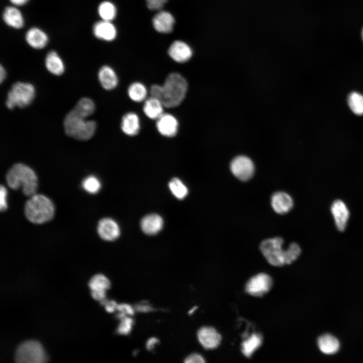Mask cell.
<instances>
[{
  "label": "cell",
  "mask_w": 363,
  "mask_h": 363,
  "mask_svg": "<svg viewBox=\"0 0 363 363\" xmlns=\"http://www.w3.org/2000/svg\"><path fill=\"white\" fill-rule=\"evenodd\" d=\"M188 86L183 76L177 73H172L167 76L163 85L156 84L153 87L151 95L160 100L165 107L173 108L184 100Z\"/></svg>",
  "instance_id": "1"
},
{
  "label": "cell",
  "mask_w": 363,
  "mask_h": 363,
  "mask_svg": "<svg viewBox=\"0 0 363 363\" xmlns=\"http://www.w3.org/2000/svg\"><path fill=\"white\" fill-rule=\"evenodd\" d=\"M283 243L280 237L267 238L261 243L260 250L271 265L282 266L290 264L300 255L301 249L296 243H292L287 250H283Z\"/></svg>",
  "instance_id": "2"
},
{
  "label": "cell",
  "mask_w": 363,
  "mask_h": 363,
  "mask_svg": "<svg viewBox=\"0 0 363 363\" xmlns=\"http://www.w3.org/2000/svg\"><path fill=\"white\" fill-rule=\"evenodd\" d=\"M9 187L15 190L20 188L26 196L31 197L36 194L37 189V177L33 170L23 163L14 164L6 175Z\"/></svg>",
  "instance_id": "3"
},
{
  "label": "cell",
  "mask_w": 363,
  "mask_h": 363,
  "mask_svg": "<svg viewBox=\"0 0 363 363\" xmlns=\"http://www.w3.org/2000/svg\"><path fill=\"white\" fill-rule=\"evenodd\" d=\"M24 211L29 221L40 224L52 219L54 214V206L52 202L45 196L35 194L26 202Z\"/></svg>",
  "instance_id": "4"
},
{
  "label": "cell",
  "mask_w": 363,
  "mask_h": 363,
  "mask_svg": "<svg viewBox=\"0 0 363 363\" xmlns=\"http://www.w3.org/2000/svg\"><path fill=\"white\" fill-rule=\"evenodd\" d=\"M66 133L80 140H87L94 135L96 124L93 120H87L73 109L69 112L64 120Z\"/></svg>",
  "instance_id": "5"
},
{
  "label": "cell",
  "mask_w": 363,
  "mask_h": 363,
  "mask_svg": "<svg viewBox=\"0 0 363 363\" xmlns=\"http://www.w3.org/2000/svg\"><path fill=\"white\" fill-rule=\"evenodd\" d=\"M35 95V89L31 84L18 82L12 86L8 93L6 104L9 109L15 106L25 107L33 101Z\"/></svg>",
  "instance_id": "6"
},
{
  "label": "cell",
  "mask_w": 363,
  "mask_h": 363,
  "mask_svg": "<svg viewBox=\"0 0 363 363\" xmlns=\"http://www.w3.org/2000/svg\"><path fill=\"white\" fill-rule=\"evenodd\" d=\"M15 360L19 363H42L47 360L41 344L35 340H28L17 348Z\"/></svg>",
  "instance_id": "7"
},
{
  "label": "cell",
  "mask_w": 363,
  "mask_h": 363,
  "mask_svg": "<svg viewBox=\"0 0 363 363\" xmlns=\"http://www.w3.org/2000/svg\"><path fill=\"white\" fill-rule=\"evenodd\" d=\"M230 169L232 174L239 180L246 182L254 175L255 165L248 157L239 155L234 157L230 164Z\"/></svg>",
  "instance_id": "8"
},
{
  "label": "cell",
  "mask_w": 363,
  "mask_h": 363,
  "mask_svg": "<svg viewBox=\"0 0 363 363\" xmlns=\"http://www.w3.org/2000/svg\"><path fill=\"white\" fill-rule=\"evenodd\" d=\"M272 285L271 277L266 273H261L252 277L248 281L245 289L252 295L261 296L270 290Z\"/></svg>",
  "instance_id": "9"
},
{
  "label": "cell",
  "mask_w": 363,
  "mask_h": 363,
  "mask_svg": "<svg viewBox=\"0 0 363 363\" xmlns=\"http://www.w3.org/2000/svg\"><path fill=\"white\" fill-rule=\"evenodd\" d=\"M156 128L158 132L166 137L175 136L178 130V122L177 118L170 113H163L156 119Z\"/></svg>",
  "instance_id": "10"
},
{
  "label": "cell",
  "mask_w": 363,
  "mask_h": 363,
  "mask_svg": "<svg viewBox=\"0 0 363 363\" xmlns=\"http://www.w3.org/2000/svg\"><path fill=\"white\" fill-rule=\"evenodd\" d=\"M88 284L94 299L101 301L105 299L106 290L110 286V282L106 276L101 274H96L90 279Z\"/></svg>",
  "instance_id": "11"
},
{
  "label": "cell",
  "mask_w": 363,
  "mask_h": 363,
  "mask_svg": "<svg viewBox=\"0 0 363 363\" xmlns=\"http://www.w3.org/2000/svg\"><path fill=\"white\" fill-rule=\"evenodd\" d=\"M97 232L100 237L107 241L116 239L120 234L117 223L109 218L101 219L97 225Z\"/></svg>",
  "instance_id": "12"
},
{
  "label": "cell",
  "mask_w": 363,
  "mask_h": 363,
  "mask_svg": "<svg viewBox=\"0 0 363 363\" xmlns=\"http://www.w3.org/2000/svg\"><path fill=\"white\" fill-rule=\"evenodd\" d=\"M271 204L273 210L276 213L284 214L292 209L293 201L288 194L282 191H278L272 195Z\"/></svg>",
  "instance_id": "13"
},
{
  "label": "cell",
  "mask_w": 363,
  "mask_h": 363,
  "mask_svg": "<svg viewBox=\"0 0 363 363\" xmlns=\"http://www.w3.org/2000/svg\"><path fill=\"white\" fill-rule=\"evenodd\" d=\"M197 336L199 341L205 349L216 348L221 340L220 335L211 327L201 328L198 331Z\"/></svg>",
  "instance_id": "14"
},
{
  "label": "cell",
  "mask_w": 363,
  "mask_h": 363,
  "mask_svg": "<svg viewBox=\"0 0 363 363\" xmlns=\"http://www.w3.org/2000/svg\"><path fill=\"white\" fill-rule=\"evenodd\" d=\"M168 53L173 60L179 63L188 62L193 55V51L190 46L180 40L175 41L170 45Z\"/></svg>",
  "instance_id": "15"
},
{
  "label": "cell",
  "mask_w": 363,
  "mask_h": 363,
  "mask_svg": "<svg viewBox=\"0 0 363 363\" xmlns=\"http://www.w3.org/2000/svg\"><path fill=\"white\" fill-rule=\"evenodd\" d=\"M92 31L97 39L106 41L113 40L117 34L116 28L111 22L102 20L93 25Z\"/></svg>",
  "instance_id": "16"
},
{
  "label": "cell",
  "mask_w": 363,
  "mask_h": 363,
  "mask_svg": "<svg viewBox=\"0 0 363 363\" xmlns=\"http://www.w3.org/2000/svg\"><path fill=\"white\" fill-rule=\"evenodd\" d=\"M331 210L337 229L340 231H344L349 216L346 206L343 202L337 200L333 203Z\"/></svg>",
  "instance_id": "17"
},
{
  "label": "cell",
  "mask_w": 363,
  "mask_h": 363,
  "mask_svg": "<svg viewBox=\"0 0 363 363\" xmlns=\"http://www.w3.org/2000/svg\"><path fill=\"white\" fill-rule=\"evenodd\" d=\"M174 22L173 16L169 12L164 11L157 13L152 20L155 29L162 33H169L172 32Z\"/></svg>",
  "instance_id": "18"
},
{
  "label": "cell",
  "mask_w": 363,
  "mask_h": 363,
  "mask_svg": "<svg viewBox=\"0 0 363 363\" xmlns=\"http://www.w3.org/2000/svg\"><path fill=\"white\" fill-rule=\"evenodd\" d=\"M25 40L32 48L40 49L46 46L48 37L47 34L40 28L32 27L26 32Z\"/></svg>",
  "instance_id": "19"
},
{
  "label": "cell",
  "mask_w": 363,
  "mask_h": 363,
  "mask_svg": "<svg viewBox=\"0 0 363 363\" xmlns=\"http://www.w3.org/2000/svg\"><path fill=\"white\" fill-rule=\"evenodd\" d=\"M4 22L8 26L14 29H21L24 24L23 16L16 6H8L3 11L2 15Z\"/></svg>",
  "instance_id": "20"
},
{
  "label": "cell",
  "mask_w": 363,
  "mask_h": 363,
  "mask_svg": "<svg viewBox=\"0 0 363 363\" xmlns=\"http://www.w3.org/2000/svg\"><path fill=\"white\" fill-rule=\"evenodd\" d=\"M121 129L124 134L129 136L137 135L140 130L139 116L133 112L126 113L122 119Z\"/></svg>",
  "instance_id": "21"
},
{
  "label": "cell",
  "mask_w": 363,
  "mask_h": 363,
  "mask_svg": "<svg viewBox=\"0 0 363 363\" xmlns=\"http://www.w3.org/2000/svg\"><path fill=\"white\" fill-rule=\"evenodd\" d=\"M163 221L162 217L156 214H151L144 217L141 221L143 231L149 235L157 233L162 228Z\"/></svg>",
  "instance_id": "22"
},
{
  "label": "cell",
  "mask_w": 363,
  "mask_h": 363,
  "mask_svg": "<svg viewBox=\"0 0 363 363\" xmlns=\"http://www.w3.org/2000/svg\"><path fill=\"white\" fill-rule=\"evenodd\" d=\"M98 79L102 87L107 90L114 89L118 84V78L114 70L108 66L102 67L98 72Z\"/></svg>",
  "instance_id": "23"
},
{
  "label": "cell",
  "mask_w": 363,
  "mask_h": 363,
  "mask_svg": "<svg viewBox=\"0 0 363 363\" xmlns=\"http://www.w3.org/2000/svg\"><path fill=\"white\" fill-rule=\"evenodd\" d=\"M164 107L160 100L151 96L145 100L143 109L147 117L151 119H157L164 113Z\"/></svg>",
  "instance_id": "24"
},
{
  "label": "cell",
  "mask_w": 363,
  "mask_h": 363,
  "mask_svg": "<svg viewBox=\"0 0 363 363\" xmlns=\"http://www.w3.org/2000/svg\"><path fill=\"white\" fill-rule=\"evenodd\" d=\"M45 64L47 70L53 75L59 76L64 72V63L60 56L54 51H50L47 54Z\"/></svg>",
  "instance_id": "25"
},
{
  "label": "cell",
  "mask_w": 363,
  "mask_h": 363,
  "mask_svg": "<svg viewBox=\"0 0 363 363\" xmlns=\"http://www.w3.org/2000/svg\"><path fill=\"white\" fill-rule=\"evenodd\" d=\"M318 345L321 351L326 354H333L339 349L338 340L330 334H325L318 340Z\"/></svg>",
  "instance_id": "26"
},
{
  "label": "cell",
  "mask_w": 363,
  "mask_h": 363,
  "mask_svg": "<svg viewBox=\"0 0 363 363\" xmlns=\"http://www.w3.org/2000/svg\"><path fill=\"white\" fill-rule=\"evenodd\" d=\"M263 338L259 333H253L241 344V351L247 357H250L262 343Z\"/></svg>",
  "instance_id": "27"
},
{
  "label": "cell",
  "mask_w": 363,
  "mask_h": 363,
  "mask_svg": "<svg viewBox=\"0 0 363 363\" xmlns=\"http://www.w3.org/2000/svg\"><path fill=\"white\" fill-rule=\"evenodd\" d=\"M147 93V89L145 86L138 82L132 83L128 89L129 97L132 101L136 102H140L146 100Z\"/></svg>",
  "instance_id": "28"
},
{
  "label": "cell",
  "mask_w": 363,
  "mask_h": 363,
  "mask_svg": "<svg viewBox=\"0 0 363 363\" xmlns=\"http://www.w3.org/2000/svg\"><path fill=\"white\" fill-rule=\"evenodd\" d=\"M98 14L101 20L112 21L116 16V8L111 2L105 1L101 2L97 9Z\"/></svg>",
  "instance_id": "29"
},
{
  "label": "cell",
  "mask_w": 363,
  "mask_h": 363,
  "mask_svg": "<svg viewBox=\"0 0 363 363\" xmlns=\"http://www.w3.org/2000/svg\"><path fill=\"white\" fill-rule=\"evenodd\" d=\"M73 110L82 117L86 118L93 113L95 104L91 99L82 98L78 102Z\"/></svg>",
  "instance_id": "30"
},
{
  "label": "cell",
  "mask_w": 363,
  "mask_h": 363,
  "mask_svg": "<svg viewBox=\"0 0 363 363\" xmlns=\"http://www.w3.org/2000/svg\"><path fill=\"white\" fill-rule=\"evenodd\" d=\"M348 104L352 111L355 114H363V95L361 94L353 92L348 97Z\"/></svg>",
  "instance_id": "31"
},
{
  "label": "cell",
  "mask_w": 363,
  "mask_h": 363,
  "mask_svg": "<svg viewBox=\"0 0 363 363\" xmlns=\"http://www.w3.org/2000/svg\"><path fill=\"white\" fill-rule=\"evenodd\" d=\"M168 186L172 194L178 199H183L188 195L187 187L178 178H173L169 182Z\"/></svg>",
  "instance_id": "32"
},
{
  "label": "cell",
  "mask_w": 363,
  "mask_h": 363,
  "mask_svg": "<svg viewBox=\"0 0 363 363\" xmlns=\"http://www.w3.org/2000/svg\"><path fill=\"white\" fill-rule=\"evenodd\" d=\"M84 189L90 194H96L100 189V181L95 176L91 175L85 178L82 183Z\"/></svg>",
  "instance_id": "33"
},
{
  "label": "cell",
  "mask_w": 363,
  "mask_h": 363,
  "mask_svg": "<svg viewBox=\"0 0 363 363\" xmlns=\"http://www.w3.org/2000/svg\"><path fill=\"white\" fill-rule=\"evenodd\" d=\"M120 320L117 331L120 334L127 335L132 330L134 321L132 318L127 316L120 319Z\"/></svg>",
  "instance_id": "34"
},
{
  "label": "cell",
  "mask_w": 363,
  "mask_h": 363,
  "mask_svg": "<svg viewBox=\"0 0 363 363\" xmlns=\"http://www.w3.org/2000/svg\"><path fill=\"white\" fill-rule=\"evenodd\" d=\"M116 310L119 313L117 315V318L122 319L126 317L127 315H133L134 310L131 306L127 304L117 305Z\"/></svg>",
  "instance_id": "35"
},
{
  "label": "cell",
  "mask_w": 363,
  "mask_h": 363,
  "mask_svg": "<svg viewBox=\"0 0 363 363\" xmlns=\"http://www.w3.org/2000/svg\"><path fill=\"white\" fill-rule=\"evenodd\" d=\"M7 196V189L3 185H1L0 189V210L2 212L6 210L8 207Z\"/></svg>",
  "instance_id": "36"
},
{
  "label": "cell",
  "mask_w": 363,
  "mask_h": 363,
  "mask_svg": "<svg viewBox=\"0 0 363 363\" xmlns=\"http://www.w3.org/2000/svg\"><path fill=\"white\" fill-rule=\"evenodd\" d=\"M167 0H146L148 8L151 10L161 9Z\"/></svg>",
  "instance_id": "37"
},
{
  "label": "cell",
  "mask_w": 363,
  "mask_h": 363,
  "mask_svg": "<svg viewBox=\"0 0 363 363\" xmlns=\"http://www.w3.org/2000/svg\"><path fill=\"white\" fill-rule=\"evenodd\" d=\"M205 362L202 355L198 353H193L187 356L185 359L186 363H204Z\"/></svg>",
  "instance_id": "38"
},
{
  "label": "cell",
  "mask_w": 363,
  "mask_h": 363,
  "mask_svg": "<svg viewBox=\"0 0 363 363\" xmlns=\"http://www.w3.org/2000/svg\"><path fill=\"white\" fill-rule=\"evenodd\" d=\"M102 305L105 306L106 311L109 313H112L116 310L117 303L114 300H107L105 299L100 301Z\"/></svg>",
  "instance_id": "39"
},
{
  "label": "cell",
  "mask_w": 363,
  "mask_h": 363,
  "mask_svg": "<svg viewBox=\"0 0 363 363\" xmlns=\"http://www.w3.org/2000/svg\"><path fill=\"white\" fill-rule=\"evenodd\" d=\"M159 342V340L156 337L150 338L147 341L146 346L148 350L152 349L155 345Z\"/></svg>",
  "instance_id": "40"
},
{
  "label": "cell",
  "mask_w": 363,
  "mask_h": 363,
  "mask_svg": "<svg viewBox=\"0 0 363 363\" xmlns=\"http://www.w3.org/2000/svg\"><path fill=\"white\" fill-rule=\"evenodd\" d=\"M15 6H22L26 4L29 0H9Z\"/></svg>",
  "instance_id": "41"
},
{
  "label": "cell",
  "mask_w": 363,
  "mask_h": 363,
  "mask_svg": "<svg viewBox=\"0 0 363 363\" xmlns=\"http://www.w3.org/2000/svg\"><path fill=\"white\" fill-rule=\"evenodd\" d=\"M137 310L141 312H148L152 310V309L147 305H139L137 306Z\"/></svg>",
  "instance_id": "42"
},
{
  "label": "cell",
  "mask_w": 363,
  "mask_h": 363,
  "mask_svg": "<svg viewBox=\"0 0 363 363\" xmlns=\"http://www.w3.org/2000/svg\"><path fill=\"white\" fill-rule=\"evenodd\" d=\"M6 77V72L5 68L1 65L0 68V80L2 83L5 79Z\"/></svg>",
  "instance_id": "43"
},
{
  "label": "cell",
  "mask_w": 363,
  "mask_h": 363,
  "mask_svg": "<svg viewBox=\"0 0 363 363\" xmlns=\"http://www.w3.org/2000/svg\"><path fill=\"white\" fill-rule=\"evenodd\" d=\"M196 309H197L196 307H194L193 309H192L189 311V314H192V313L195 311V310H196Z\"/></svg>",
  "instance_id": "44"
},
{
  "label": "cell",
  "mask_w": 363,
  "mask_h": 363,
  "mask_svg": "<svg viewBox=\"0 0 363 363\" xmlns=\"http://www.w3.org/2000/svg\"><path fill=\"white\" fill-rule=\"evenodd\" d=\"M361 37H362V41H363V28H362V31H361Z\"/></svg>",
  "instance_id": "45"
}]
</instances>
